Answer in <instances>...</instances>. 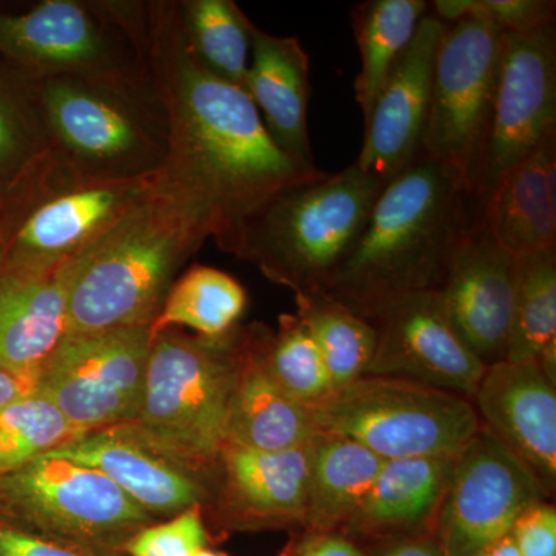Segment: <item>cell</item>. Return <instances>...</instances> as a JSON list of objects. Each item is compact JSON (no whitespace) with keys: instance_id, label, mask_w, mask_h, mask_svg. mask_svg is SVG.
<instances>
[{"instance_id":"19","label":"cell","mask_w":556,"mask_h":556,"mask_svg":"<svg viewBox=\"0 0 556 556\" xmlns=\"http://www.w3.org/2000/svg\"><path fill=\"white\" fill-rule=\"evenodd\" d=\"M311 444L274 453L225 444L217 463L223 525L237 530L305 527Z\"/></svg>"},{"instance_id":"42","label":"cell","mask_w":556,"mask_h":556,"mask_svg":"<svg viewBox=\"0 0 556 556\" xmlns=\"http://www.w3.org/2000/svg\"><path fill=\"white\" fill-rule=\"evenodd\" d=\"M482 556H519L517 547H515L514 540L510 535L497 541L495 546L489 548Z\"/></svg>"},{"instance_id":"39","label":"cell","mask_w":556,"mask_h":556,"mask_svg":"<svg viewBox=\"0 0 556 556\" xmlns=\"http://www.w3.org/2000/svg\"><path fill=\"white\" fill-rule=\"evenodd\" d=\"M285 556H365L345 535L340 532H314L306 530L292 543Z\"/></svg>"},{"instance_id":"3","label":"cell","mask_w":556,"mask_h":556,"mask_svg":"<svg viewBox=\"0 0 556 556\" xmlns=\"http://www.w3.org/2000/svg\"><path fill=\"white\" fill-rule=\"evenodd\" d=\"M207 239L203 219L153 185L104 236L56 270L67 334L150 327L179 270Z\"/></svg>"},{"instance_id":"26","label":"cell","mask_w":556,"mask_h":556,"mask_svg":"<svg viewBox=\"0 0 556 556\" xmlns=\"http://www.w3.org/2000/svg\"><path fill=\"white\" fill-rule=\"evenodd\" d=\"M383 460L351 439L318 431L311 444L305 529H343L375 484Z\"/></svg>"},{"instance_id":"21","label":"cell","mask_w":556,"mask_h":556,"mask_svg":"<svg viewBox=\"0 0 556 556\" xmlns=\"http://www.w3.org/2000/svg\"><path fill=\"white\" fill-rule=\"evenodd\" d=\"M270 332L251 327L226 420V444L266 453L305 447L318 433L313 409L289 396L266 367Z\"/></svg>"},{"instance_id":"23","label":"cell","mask_w":556,"mask_h":556,"mask_svg":"<svg viewBox=\"0 0 556 556\" xmlns=\"http://www.w3.org/2000/svg\"><path fill=\"white\" fill-rule=\"evenodd\" d=\"M478 217L515 257L556 248V134L479 201Z\"/></svg>"},{"instance_id":"40","label":"cell","mask_w":556,"mask_h":556,"mask_svg":"<svg viewBox=\"0 0 556 556\" xmlns=\"http://www.w3.org/2000/svg\"><path fill=\"white\" fill-rule=\"evenodd\" d=\"M36 378L38 375H24L0 368V413L14 399L31 391L36 387Z\"/></svg>"},{"instance_id":"12","label":"cell","mask_w":556,"mask_h":556,"mask_svg":"<svg viewBox=\"0 0 556 556\" xmlns=\"http://www.w3.org/2000/svg\"><path fill=\"white\" fill-rule=\"evenodd\" d=\"M150 345V327L65 334L35 388L83 434L126 426L141 402Z\"/></svg>"},{"instance_id":"15","label":"cell","mask_w":556,"mask_h":556,"mask_svg":"<svg viewBox=\"0 0 556 556\" xmlns=\"http://www.w3.org/2000/svg\"><path fill=\"white\" fill-rule=\"evenodd\" d=\"M372 325L378 340L365 376L407 379L473 397L486 367L457 336L438 289L394 300Z\"/></svg>"},{"instance_id":"41","label":"cell","mask_w":556,"mask_h":556,"mask_svg":"<svg viewBox=\"0 0 556 556\" xmlns=\"http://www.w3.org/2000/svg\"><path fill=\"white\" fill-rule=\"evenodd\" d=\"M380 556H442L434 541L409 538L388 546Z\"/></svg>"},{"instance_id":"20","label":"cell","mask_w":556,"mask_h":556,"mask_svg":"<svg viewBox=\"0 0 556 556\" xmlns=\"http://www.w3.org/2000/svg\"><path fill=\"white\" fill-rule=\"evenodd\" d=\"M46 456L100 471L156 521L207 500L200 473L150 448L123 426L90 431Z\"/></svg>"},{"instance_id":"5","label":"cell","mask_w":556,"mask_h":556,"mask_svg":"<svg viewBox=\"0 0 556 556\" xmlns=\"http://www.w3.org/2000/svg\"><path fill=\"white\" fill-rule=\"evenodd\" d=\"M387 185L354 163L281 190L244 219L228 254L254 263L270 281L294 292H324Z\"/></svg>"},{"instance_id":"6","label":"cell","mask_w":556,"mask_h":556,"mask_svg":"<svg viewBox=\"0 0 556 556\" xmlns=\"http://www.w3.org/2000/svg\"><path fill=\"white\" fill-rule=\"evenodd\" d=\"M251 328L219 338L175 328L152 339L137 416L123 426L139 441L195 473L217 467L226 420Z\"/></svg>"},{"instance_id":"18","label":"cell","mask_w":556,"mask_h":556,"mask_svg":"<svg viewBox=\"0 0 556 556\" xmlns=\"http://www.w3.org/2000/svg\"><path fill=\"white\" fill-rule=\"evenodd\" d=\"M481 426L529 467L548 496L556 489V380L538 361L489 365L475 391Z\"/></svg>"},{"instance_id":"13","label":"cell","mask_w":556,"mask_h":556,"mask_svg":"<svg viewBox=\"0 0 556 556\" xmlns=\"http://www.w3.org/2000/svg\"><path fill=\"white\" fill-rule=\"evenodd\" d=\"M551 500L529 467L485 427L460 450L437 515L442 556H482L522 511Z\"/></svg>"},{"instance_id":"32","label":"cell","mask_w":556,"mask_h":556,"mask_svg":"<svg viewBox=\"0 0 556 556\" xmlns=\"http://www.w3.org/2000/svg\"><path fill=\"white\" fill-rule=\"evenodd\" d=\"M556 348V248L518 258V283L504 361H538Z\"/></svg>"},{"instance_id":"28","label":"cell","mask_w":556,"mask_h":556,"mask_svg":"<svg viewBox=\"0 0 556 556\" xmlns=\"http://www.w3.org/2000/svg\"><path fill=\"white\" fill-rule=\"evenodd\" d=\"M428 11L430 2L426 0H367L351 10V25L361 53L354 94L364 127L371 118L388 75L415 38Z\"/></svg>"},{"instance_id":"29","label":"cell","mask_w":556,"mask_h":556,"mask_svg":"<svg viewBox=\"0 0 556 556\" xmlns=\"http://www.w3.org/2000/svg\"><path fill=\"white\" fill-rule=\"evenodd\" d=\"M186 46L211 75L248 91L255 24L233 0H177Z\"/></svg>"},{"instance_id":"34","label":"cell","mask_w":556,"mask_h":556,"mask_svg":"<svg viewBox=\"0 0 556 556\" xmlns=\"http://www.w3.org/2000/svg\"><path fill=\"white\" fill-rule=\"evenodd\" d=\"M265 362L278 386L308 407L334 393L324 357L295 314L278 320L277 332H270L266 343Z\"/></svg>"},{"instance_id":"27","label":"cell","mask_w":556,"mask_h":556,"mask_svg":"<svg viewBox=\"0 0 556 556\" xmlns=\"http://www.w3.org/2000/svg\"><path fill=\"white\" fill-rule=\"evenodd\" d=\"M50 159L38 78L0 58V204Z\"/></svg>"},{"instance_id":"31","label":"cell","mask_w":556,"mask_h":556,"mask_svg":"<svg viewBox=\"0 0 556 556\" xmlns=\"http://www.w3.org/2000/svg\"><path fill=\"white\" fill-rule=\"evenodd\" d=\"M295 316L316 342L332 390L367 375L378 340L375 325L321 291L295 292Z\"/></svg>"},{"instance_id":"36","label":"cell","mask_w":556,"mask_h":556,"mask_svg":"<svg viewBox=\"0 0 556 556\" xmlns=\"http://www.w3.org/2000/svg\"><path fill=\"white\" fill-rule=\"evenodd\" d=\"M203 506H193L166 521L139 530L124 546V556H193L207 547Z\"/></svg>"},{"instance_id":"8","label":"cell","mask_w":556,"mask_h":556,"mask_svg":"<svg viewBox=\"0 0 556 556\" xmlns=\"http://www.w3.org/2000/svg\"><path fill=\"white\" fill-rule=\"evenodd\" d=\"M155 178L90 185L78 181L51 156L0 204V273H56L137 206Z\"/></svg>"},{"instance_id":"24","label":"cell","mask_w":556,"mask_h":556,"mask_svg":"<svg viewBox=\"0 0 556 556\" xmlns=\"http://www.w3.org/2000/svg\"><path fill=\"white\" fill-rule=\"evenodd\" d=\"M65 334L67 309L56 273H0V368L38 375Z\"/></svg>"},{"instance_id":"33","label":"cell","mask_w":556,"mask_h":556,"mask_svg":"<svg viewBox=\"0 0 556 556\" xmlns=\"http://www.w3.org/2000/svg\"><path fill=\"white\" fill-rule=\"evenodd\" d=\"M79 437L61 409L33 388L0 413V477Z\"/></svg>"},{"instance_id":"4","label":"cell","mask_w":556,"mask_h":556,"mask_svg":"<svg viewBox=\"0 0 556 556\" xmlns=\"http://www.w3.org/2000/svg\"><path fill=\"white\" fill-rule=\"evenodd\" d=\"M39 94L51 156L90 185L155 178L169 113L152 76H49Z\"/></svg>"},{"instance_id":"10","label":"cell","mask_w":556,"mask_h":556,"mask_svg":"<svg viewBox=\"0 0 556 556\" xmlns=\"http://www.w3.org/2000/svg\"><path fill=\"white\" fill-rule=\"evenodd\" d=\"M0 521L102 554L156 519L100 471L42 456L0 477Z\"/></svg>"},{"instance_id":"14","label":"cell","mask_w":556,"mask_h":556,"mask_svg":"<svg viewBox=\"0 0 556 556\" xmlns=\"http://www.w3.org/2000/svg\"><path fill=\"white\" fill-rule=\"evenodd\" d=\"M556 134V35L504 31L484 153L471 186L481 201L508 170Z\"/></svg>"},{"instance_id":"38","label":"cell","mask_w":556,"mask_h":556,"mask_svg":"<svg viewBox=\"0 0 556 556\" xmlns=\"http://www.w3.org/2000/svg\"><path fill=\"white\" fill-rule=\"evenodd\" d=\"M0 556H118L36 535L0 521Z\"/></svg>"},{"instance_id":"9","label":"cell","mask_w":556,"mask_h":556,"mask_svg":"<svg viewBox=\"0 0 556 556\" xmlns=\"http://www.w3.org/2000/svg\"><path fill=\"white\" fill-rule=\"evenodd\" d=\"M311 409L320 433L386 460L455 456L481 428L471 399L388 376H362Z\"/></svg>"},{"instance_id":"2","label":"cell","mask_w":556,"mask_h":556,"mask_svg":"<svg viewBox=\"0 0 556 556\" xmlns=\"http://www.w3.org/2000/svg\"><path fill=\"white\" fill-rule=\"evenodd\" d=\"M468 200L455 170L420 156L382 190L325 294L372 324L394 300L439 289L471 219Z\"/></svg>"},{"instance_id":"22","label":"cell","mask_w":556,"mask_h":556,"mask_svg":"<svg viewBox=\"0 0 556 556\" xmlns=\"http://www.w3.org/2000/svg\"><path fill=\"white\" fill-rule=\"evenodd\" d=\"M248 94L269 137L303 166H316L308 134L309 54L298 38L252 33Z\"/></svg>"},{"instance_id":"25","label":"cell","mask_w":556,"mask_h":556,"mask_svg":"<svg viewBox=\"0 0 556 556\" xmlns=\"http://www.w3.org/2000/svg\"><path fill=\"white\" fill-rule=\"evenodd\" d=\"M455 456L387 459L343 529L358 535L407 533L437 518Z\"/></svg>"},{"instance_id":"16","label":"cell","mask_w":556,"mask_h":556,"mask_svg":"<svg viewBox=\"0 0 556 556\" xmlns=\"http://www.w3.org/2000/svg\"><path fill=\"white\" fill-rule=\"evenodd\" d=\"M518 283V257L471 218L438 291L453 328L485 365L504 361Z\"/></svg>"},{"instance_id":"17","label":"cell","mask_w":556,"mask_h":556,"mask_svg":"<svg viewBox=\"0 0 556 556\" xmlns=\"http://www.w3.org/2000/svg\"><path fill=\"white\" fill-rule=\"evenodd\" d=\"M445 22L433 13L420 21L415 38L399 58L365 126L357 167L390 182L422 155L434 61Z\"/></svg>"},{"instance_id":"35","label":"cell","mask_w":556,"mask_h":556,"mask_svg":"<svg viewBox=\"0 0 556 556\" xmlns=\"http://www.w3.org/2000/svg\"><path fill=\"white\" fill-rule=\"evenodd\" d=\"M430 5L445 24L478 17L507 33H533L555 25L556 3L548 0H437Z\"/></svg>"},{"instance_id":"11","label":"cell","mask_w":556,"mask_h":556,"mask_svg":"<svg viewBox=\"0 0 556 556\" xmlns=\"http://www.w3.org/2000/svg\"><path fill=\"white\" fill-rule=\"evenodd\" d=\"M503 38L493 22L463 17L445 25L434 61L420 156L455 170L468 197L489 135Z\"/></svg>"},{"instance_id":"1","label":"cell","mask_w":556,"mask_h":556,"mask_svg":"<svg viewBox=\"0 0 556 556\" xmlns=\"http://www.w3.org/2000/svg\"><path fill=\"white\" fill-rule=\"evenodd\" d=\"M148 67L170 127L156 188L192 208L223 252L266 201L327 174L289 159L248 91L201 67L182 38L175 0L149 2Z\"/></svg>"},{"instance_id":"44","label":"cell","mask_w":556,"mask_h":556,"mask_svg":"<svg viewBox=\"0 0 556 556\" xmlns=\"http://www.w3.org/2000/svg\"><path fill=\"white\" fill-rule=\"evenodd\" d=\"M2 262H3V247H2V237H0V270H2Z\"/></svg>"},{"instance_id":"7","label":"cell","mask_w":556,"mask_h":556,"mask_svg":"<svg viewBox=\"0 0 556 556\" xmlns=\"http://www.w3.org/2000/svg\"><path fill=\"white\" fill-rule=\"evenodd\" d=\"M149 2L46 0L0 11V58L35 78L144 76Z\"/></svg>"},{"instance_id":"43","label":"cell","mask_w":556,"mask_h":556,"mask_svg":"<svg viewBox=\"0 0 556 556\" xmlns=\"http://www.w3.org/2000/svg\"><path fill=\"white\" fill-rule=\"evenodd\" d=\"M193 556H229L225 552L214 551V548L204 547Z\"/></svg>"},{"instance_id":"30","label":"cell","mask_w":556,"mask_h":556,"mask_svg":"<svg viewBox=\"0 0 556 556\" xmlns=\"http://www.w3.org/2000/svg\"><path fill=\"white\" fill-rule=\"evenodd\" d=\"M247 305V291L236 278L195 266L170 288L159 317L150 325V336L153 339L166 329L185 327L201 338H219L237 327Z\"/></svg>"},{"instance_id":"37","label":"cell","mask_w":556,"mask_h":556,"mask_svg":"<svg viewBox=\"0 0 556 556\" xmlns=\"http://www.w3.org/2000/svg\"><path fill=\"white\" fill-rule=\"evenodd\" d=\"M519 556H556V510L548 501L522 511L510 532Z\"/></svg>"}]
</instances>
